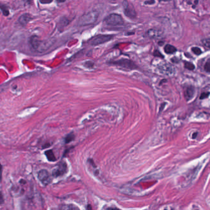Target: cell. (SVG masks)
Returning a JSON list of instances; mask_svg holds the SVG:
<instances>
[{"label": "cell", "mask_w": 210, "mask_h": 210, "mask_svg": "<svg viewBox=\"0 0 210 210\" xmlns=\"http://www.w3.org/2000/svg\"><path fill=\"white\" fill-rule=\"evenodd\" d=\"M29 43L32 48L37 52H43L49 48L52 43L51 40H41L36 35L32 36L29 40Z\"/></svg>", "instance_id": "obj_1"}, {"label": "cell", "mask_w": 210, "mask_h": 210, "mask_svg": "<svg viewBox=\"0 0 210 210\" xmlns=\"http://www.w3.org/2000/svg\"><path fill=\"white\" fill-rule=\"evenodd\" d=\"M99 17V13L97 11H90L81 17L78 24L80 26L89 25L94 23Z\"/></svg>", "instance_id": "obj_2"}, {"label": "cell", "mask_w": 210, "mask_h": 210, "mask_svg": "<svg viewBox=\"0 0 210 210\" xmlns=\"http://www.w3.org/2000/svg\"><path fill=\"white\" fill-rule=\"evenodd\" d=\"M104 22L109 26H119L123 25L124 19L119 14L113 13L107 16L104 20Z\"/></svg>", "instance_id": "obj_3"}, {"label": "cell", "mask_w": 210, "mask_h": 210, "mask_svg": "<svg viewBox=\"0 0 210 210\" xmlns=\"http://www.w3.org/2000/svg\"><path fill=\"white\" fill-rule=\"evenodd\" d=\"M110 64L113 65H116L123 69L128 70H134L137 68V65L133 61L128 59H121L115 61H111Z\"/></svg>", "instance_id": "obj_4"}, {"label": "cell", "mask_w": 210, "mask_h": 210, "mask_svg": "<svg viewBox=\"0 0 210 210\" xmlns=\"http://www.w3.org/2000/svg\"><path fill=\"white\" fill-rule=\"evenodd\" d=\"M114 35H98L93 38L90 41V44L92 46H98L110 41L113 38Z\"/></svg>", "instance_id": "obj_5"}, {"label": "cell", "mask_w": 210, "mask_h": 210, "mask_svg": "<svg viewBox=\"0 0 210 210\" xmlns=\"http://www.w3.org/2000/svg\"><path fill=\"white\" fill-rule=\"evenodd\" d=\"M67 171V165L65 162L59 163L56 168L52 171V176L54 177H59L64 175Z\"/></svg>", "instance_id": "obj_6"}, {"label": "cell", "mask_w": 210, "mask_h": 210, "mask_svg": "<svg viewBox=\"0 0 210 210\" xmlns=\"http://www.w3.org/2000/svg\"><path fill=\"white\" fill-rule=\"evenodd\" d=\"M124 15L129 19H135L136 17V12L133 6H130L127 1H124Z\"/></svg>", "instance_id": "obj_7"}, {"label": "cell", "mask_w": 210, "mask_h": 210, "mask_svg": "<svg viewBox=\"0 0 210 210\" xmlns=\"http://www.w3.org/2000/svg\"><path fill=\"white\" fill-rule=\"evenodd\" d=\"M38 178L43 185H47L51 181L49 172L46 170H41L38 174Z\"/></svg>", "instance_id": "obj_8"}, {"label": "cell", "mask_w": 210, "mask_h": 210, "mask_svg": "<svg viewBox=\"0 0 210 210\" xmlns=\"http://www.w3.org/2000/svg\"><path fill=\"white\" fill-rule=\"evenodd\" d=\"M33 19V17L30 14L25 13L22 14L18 19V22L22 26H25Z\"/></svg>", "instance_id": "obj_9"}, {"label": "cell", "mask_w": 210, "mask_h": 210, "mask_svg": "<svg viewBox=\"0 0 210 210\" xmlns=\"http://www.w3.org/2000/svg\"><path fill=\"white\" fill-rule=\"evenodd\" d=\"M195 94V88L192 86H190L186 88L185 91V98L187 101L192 99Z\"/></svg>", "instance_id": "obj_10"}, {"label": "cell", "mask_w": 210, "mask_h": 210, "mask_svg": "<svg viewBox=\"0 0 210 210\" xmlns=\"http://www.w3.org/2000/svg\"><path fill=\"white\" fill-rule=\"evenodd\" d=\"M158 69H160L161 72L165 74H168V73L171 74L173 71L172 66L167 62L160 64L158 66Z\"/></svg>", "instance_id": "obj_11"}, {"label": "cell", "mask_w": 210, "mask_h": 210, "mask_svg": "<svg viewBox=\"0 0 210 210\" xmlns=\"http://www.w3.org/2000/svg\"><path fill=\"white\" fill-rule=\"evenodd\" d=\"M164 51L168 54H172L175 53L177 51L176 47L171 45H166L164 47Z\"/></svg>", "instance_id": "obj_12"}, {"label": "cell", "mask_w": 210, "mask_h": 210, "mask_svg": "<svg viewBox=\"0 0 210 210\" xmlns=\"http://www.w3.org/2000/svg\"><path fill=\"white\" fill-rule=\"evenodd\" d=\"M147 33L151 38H157L160 36L159 31L156 29H149Z\"/></svg>", "instance_id": "obj_13"}, {"label": "cell", "mask_w": 210, "mask_h": 210, "mask_svg": "<svg viewBox=\"0 0 210 210\" xmlns=\"http://www.w3.org/2000/svg\"><path fill=\"white\" fill-rule=\"evenodd\" d=\"M45 155L46 156V158L49 161H56V158L55 157L54 155V153L53 151H52V150H48V151H46L45 152Z\"/></svg>", "instance_id": "obj_14"}, {"label": "cell", "mask_w": 210, "mask_h": 210, "mask_svg": "<svg viewBox=\"0 0 210 210\" xmlns=\"http://www.w3.org/2000/svg\"><path fill=\"white\" fill-rule=\"evenodd\" d=\"M0 9H1V11H2L4 16H8L9 15V11L6 5L0 3Z\"/></svg>", "instance_id": "obj_15"}, {"label": "cell", "mask_w": 210, "mask_h": 210, "mask_svg": "<svg viewBox=\"0 0 210 210\" xmlns=\"http://www.w3.org/2000/svg\"><path fill=\"white\" fill-rule=\"evenodd\" d=\"M75 139V135L73 133H71L70 134H69L68 135L66 136V137H65V144H69L70 142H71L72 141H74Z\"/></svg>", "instance_id": "obj_16"}, {"label": "cell", "mask_w": 210, "mask_h": 210, "mask_svg": "<svg viewBox=\"0 0 210 210\" xmlns=\"http://www.w3.org/2000/svg\"><path fill=\"white\" fill-rule=\"evenodd\" d=\"M184 67L185 69H188L189 70H194L195 69V65L192 62H187V61H184Z\"/></svg>", "instance_id": "obj_17"}, {"label": "cell", "mask_w": 210, "mask_h": 210, "mask_svg": "<svg viewBox=\"0 0 210 210\" xmlns=\"http://www.w3.org/2000/svg\"><path fill=\"white\" fill-rule=\"evenodd\" d=\"M191 50H192V52L195 54H196L197 56H199V55H200L202 53V50L200 49V48H199V47H196V46L192 47Z\"/></svg>", "instance_id": "obj_18"}, {"label": "cell", "mask_w": 210, "mask_h": 210, "mask_svg": "<svg viewBox=\"0 0 210 210\" xmlns=\"http://www.w3.org/2000/svg\"><path fill=\"white\" fill-rule=\"evenodd\" d=\"M83 65H84V66H85V67L88 68V69H91V68H93L94 67V63L92 61H87L85 62V63H84Z\"/></svg>", "instance_id": "obj_19"}, {"label": "cell", "mask_w": 210, "mask_h": 210, "mask_svg": "<svg viewBox=\"0 0 210 210\" xmlns=\"http://www.w3.org/2000/svg\"><path fill=\"white\" fill-rule=\"evenodd\" d=\"M202 43H203V46H205V47H206L207 49H209V47H210V40H209V38L203 39L202 40Z\"/></svg>", "instance_id": "obj_20"}, {"label": "cell", "mask_w": 210, "mask_h": 210, "mask_svg": "<svg viewBox=\"0 0 210 210\" xmlns=\"http://www.w3.org/2000/svg\"><path fill=\"white\" fill-rule=\"evenodd\" d=\"M204 69H205V70L206 71L207 73L210 72V59H208L207 60L205 64V67H204Z\"/></svg>", "instance_id": "obj_21"}, {"label": "cell", "mask_w": 210, "mask_h": 210, "mask_svg": "<svg viewBox=\"0 0 210 210\" xmlns=\"http://www.w3.org/2000/svg\"><path fill=\"white\" fill-rule=\"evenodd\" d=\"M153 56H155V57H161V58H163V57H164V56H163V54H161L158 49L155 50L154 52H153Z\"/></svg>", "instance_id": "obj_22"}, {"label": "cell", "mask_w": 210, "mask_h": 210, "mask_svg": "<svg viewBox=\"0 0 210 210\" xmlns=\"http://www.w3.org/2000/svg\"><path fill=\"white\" fill-rule=\"evenodd\" d=\"M54 0H39V1L41 4H50Z\"/></svg>", "instance_id": "obj_23"}, {"label": "cell", "mask_w": 210, "mask_h": 210, "mask_svg": "<svg viewBox=\"0 0 210 210\" xmlns=\"http://www.w3.org/2000/svg\"><path fill=\"white\" fill-rule=\"evenodd\" d=\"M209 94V93H203L201 94V95H200V99H205V98H207L208 97Z\"/></svg>", "instance_id": "obj_24"}, {"label": "cell", "mask_w": 210, "mask_h": 210, "mask_svg": "<svg viewBox=\"0 0 210 210\" xmlns=\"http://www.w3.org/2000/svg\"><path fill=\"white\" fill-rule=\"evenodd\" d=\"M155 0H148V1H146L144 3V4H150V5H151V4H155Z\"/></svg>", "instance_id": "obj_25"}, {"label": "cell", "mask_w": 210, "mask_h": 210, "mask_svg": "<svg viewBox=\"0 0 210 210\" xmlns=\"http://www.w3.org/2000/svg\"><path fill=\"white\" fill-rule=\"evenodd\" d=\"M4 202V199H3V195L2 194L1 192H0V205L2 204Z\"/></svg>", "instance_id": "obj_26"}, {"label": "cell", "mask_w": 210, "mask_h": 210, "mask_svg": "<svg viewBox=\"0 0 210 210\" xmlns=\"http://www.w3.org/2000/svg\"><path fill=\"white\" fill-rule=\"evenodd\" d=\"M171 60V61H172L173 63H178V62H179V59H178L177 57H173Z\"/></svg>", "instance_id": "obj_27"}, {"label": "cell", "mask_w": 210, "mask_h": 210, "mask_svg": "<svg viewBox=\"0 0 210 210\" xmlns=\"http://www.w3.org/2000/svg\"><path fill=\"white\" fill-rule=\"evenodd\" d=\"M197 135H198V133H197H197H194L192 134V138H193V139H195V138H196Z\"/></svg>", "instance_id": "obj_28"}, {"label": "cell", "mask_w": 210, "mask_h": 210, "mask_svg": "<svg viewBox=\"0 0 210 210\" xmlns=\"http://www.w3.org/2000/svg\"><path fill=\"white\" fill-rule=\"evenodd\" d=\"M58 3H64L66 0H56Z\"/></svg>", "instance_id": "obj_29"}, {"label": "cell", "mask_w": 210, "mask_h": 210, "mask_svg": "<svg viewBox=\"0 0 210 210\" xmlns=\"http://www.w3.org/2000/svg\"><path fill=\"white\" fill-rule=\"evenodd\" d=\"M160 1H171V0H160Z\"/></svg>", "instance_id": "obj_30"}]
</instances>
